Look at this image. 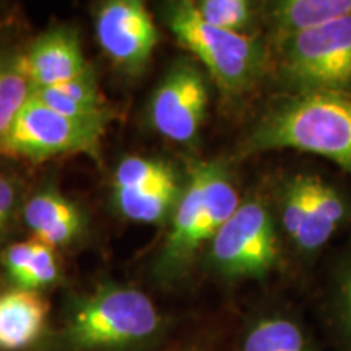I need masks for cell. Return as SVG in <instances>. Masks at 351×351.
Instances as JSON below:
<instances>
[{"label": "cell", "mask_w": 351, "mask_h": 351, "mask_svg": "<svg viewBox=\"0 0 351 351\" xmlns=\"http://www.w3.org/2000/svg\"><path fill=\"white\" fill-rule=\"evenodd\" d=\"M179 169L163 158L129 155L117 165L112 176V191L140 189L181 179Z\"/></svg>", "instance_id": "obj_21"}, {"label": "cell", "mask_w": 351, "mask_h": 351, "mask_svg": "<svg viewBox=\"0 0 351 351\" xmlns=\"http://www.w3.org/2000/svg\"><path fill=\"white\" fill-rule=\"evenodd\" d=\"M32 96L47 108L69 117L108 122L111 116L91 67L83 75L62 85L34 90Z\"/></svg>", "instance_id": "obj_17"}, {"label": "cell", "mask_w": 351, "mask_h": 351, "mask_svg": "<svg viewBox=\"0 0 351 351\" xmlns=\"http://www.w3.org/2000/svg\"><path fill=\"white\" fill-rule=\"evenodd\" d=\"M2 267L13 288L41 293L60 278L56 249L36 239L8 244L2 251Z\"/></svg>", "instance_id": "obj_16"}, {"label": "cell", "mask_w": 351, "mask_h": 351, "mask_svg": "<svg viewBox=\"0 0 351 351\" xmlns=\"http://www.w3.org/2000/svg\"><path fill=\"white\" fill-rule=\"evenodd\" d=\"M21 218L33 239L52 249L69 245L83 228V213L78 205L51 187L26 199Z\"/></svg>", "instance_id": "obj_15"}, {"label": "cell", "mask_w": 351, "mask_h": 351, "mask_svg": "<svg viewBox=\"0 0 351 351\" xmlns=\"http://www.w3.org/2000/svg\"><path fill=\"white\" fill-rule=\"evenodd\" d=\"M210 103L207 73L191 57H179L160 78L148 103V119L161 137L186 145L199 138Z\"/></svg>", "instance_id": "obj_8"}, {"label": "cell", "mask_w": 351, "mask_h": 351, "mask_svg": "<svg viewBox=\"0 0 351 351\" xmlns=\"http://www.w3.org/2000/svg\"><path fill=\"white\" fill-rule=\"evenodd\" d=\"M280 241L270 205L256 195L241 199L239 207L205 249V267L226 285L263 282L280 265Z\"/></svg>", "instance_id": "obj_5"}, {"label": "cell", "mask_w": 351, "mask_h": 351, "mask_svg": "<svg viewBox=\"0 0 351 351\" xmlns=\"http://www.w3.org/2000/svg\"><path fill=\"white\" fill-rule=\"evenodd\" d=\"M49 304L43 293L10 288L0 293V351L38 348L46 339Z\"/></svg>", "instance_id": "obj_14"}, {"label": "cell", "mask_w": 351, "mask_h": 351, "mask_svg": "<svg viewBox=\"0 0 351 351\" xmlns=\"http://www.w3.org/2000/svg\"><path fill=\"white\" fill-rule=\"evenodd\" d=\"M155 351H221L217 341L208 335H192L187 339L169 341Z\"/></svg>", "instance_id": "obj_24"}, {"label": "cell", "mask_w": 351, "mask_h": 351, "mask_svg": "<svg viewBox=\"0 0 351 351\" xmlns=\"http://www.w3.org/2000/svg\"><path fill=\"white\" fill-rule=\"evenodd\" d=\"M346 16H351V0H274L261 3L263 38L270 51L298 34L314 32Z\"/></svg>", "instance_id": "obj_12"}, {"label": "cell", "mask_w": 351, "mask_h": 351, "mask_svg": "<svg viewBox=\"0 0 351 351\" xmlns=\"http://www.w3.org/2000/svg\"><path fill=\"white\" fill-rule=\"evenodd\" d=\"M322 317L335 351H351V247L328 275L322 291Z\"/></svg>", "instance_id": "obj_18"}, {"label": "cell", "mask_w": 351, "mask_h": 351, "mask_svg": "<svg viewBox=\"0 0 351 351\" xmlns=\"http://www.w3.org/2000/svg\"><path fill=\"white\" fill-rule=\"evenodd\" d=\"M230 351H320L314 332L291 304L262 301L241 317Z\"/></svg>", "instance_id": "obj_10"}, {"label": "cell", "mask_w": 351, "mask_h": 351, "mask_svg": "<svg viewBox=\"0 0 351 351\" xmlns=\"http://www.w3.org/2000/svg\"><path fill=\"white\" fill-rule=\"evenodd\" d=\"M21 191L23 186L19 174L0 163V244L10 234L16 218L23 210L25 200L21 197Z\"/></svg>", "instance_id": "obj_23"}, {"label": "cell", "mask_w": 351, "mask_h": 351, "mask_svg": "<svg viewBox=\"0 0 351 351\" xmlns=\"http://www.w3.org/2000/svg\"><path fill=\"white\" fill-rule=\"evenodd\" d=\"M239 204L241 197L225 161H192L181 199L169 218V231L152 263L153 282L165 289L186 282L200 254Z\"/></svg>", "instance_id": "obj_3"}, {"label": "cell", "mask_w": 351, "mask_h": 351, "mask_svg": "<svg viewBox=\"0 0 351 351\" xmlns=\"http://www.w3.org/2000/svg\"><path fill=\"white\" fill-rule=\"evenodd\" d=\"M23 51L0 47V140L5 137L19 112L33 95L25 70Z\"/></svg>", "instance_id": "obj_20"}, {"label": "cell", "mask_w": 351, "mask_h": 351, "mask_svg": "<svg viewBox=\"0 0 351 351\" xmlns=\"http://www.w3.org/2000/svg\"><path fill=\"white\" fill-rule=\"evenodd\" d=\"M186 184V174L176 181L155 186L112 191L114 207L125 219L155 225L169 219Z\"/></svg>", "instance_id": "obj_19"}, {"label": "cell", "mask_w": 351, "mask_h": 351, "mask_svg": "<svg viewBox=\"0 0 351 351\" xmlns=\"http://www.w3.org/2000/svg\"><path fill=\"white\" fill-rule=\"evenodd\" d=\"M306 217L293 247L298 254L313 257L348 221V200L340 191L317 176L304 174Z\"/></svg>", "instance_id": "obj_13"}, {"label": "cell", "mask_w": 351, "mask_h": 351, "mask_svg": "<svg viewBox=\"0 0 351 351\" xmlns=\"http://www.w3.org/2000/svg\"><path fill=\"white\" fill-rule=\"evenodd\" d=\"M108 122L69 117L33 96L0 140V156L44 161L62 155L96 156Z\"/></svg>", "instance_id": "obj_7"}, {"label": "cell", "mask_w": 351, "mask_h": 351, "mask_svg": "<svg viewBox=\"0 0 351 351\" xmlns=\"http://www.w3.org/2000/svg\"><path fill=\"white\" fill-rule=\"evenodd\" d=\"M95 32L104 54L127 75H140L147 70L160 41L155 20L140 0L99 3Z\"/></svg>", "instance_id": "obj_9"}, {"label": "cell", "mask_w": 351, "mask_h": 351, "mask_svg": "<svg viewBox=\"0 0 351 351\" xmlns=\"http://www.w3.org/2000/svg\"><path fill=\"white\" fill-rule=\"evenodd\" d=\"M3 10V5H2V3H0V12H2Z\"/></svg>", "instance_id": "obj_25"}, {"label": "cell", "mask_w": 351, "mask_h": 351, "mask_svg": "<svg viewBox=\"0 0 351 351\" xmlns=\"http://www.w3.org/2000/svg\"><path fill=\"white\" fill-rule=\"evenodd\" d=\"M194 7L208 25L239 34H257L252 29L261 21V3L251 0H199Z\"/></svg>", "instance_id": "obj_22"}, {"label": "cell", "mask_w": 351, "mask_h": 351, "mask_svg": "<svg viewBox=\"0 0 351 351\" xmlns=\"http://www.w3.org/2000/svg\"><path fill=\"white\" fill-rule=\"evenodd\" d=\"M274 51L285 93H351V16L298 34Z\"/></svg>", "instance_id": "obj_6"}, {"label": "cell", "mask_w": 351, "mask_h": 351, "mask_svg": "<svg viewBox=\"0 0 351 351\" xmlns=\"http://www.w3.org/2000/svg\"><path fill=\"white\" fill-rule=\"evenodd\" d=\"M25 70L33 91L62 85L90 70L80 38L69 26H57L39 34L23 51Z\"/></svg>", "instance_id": "obj_11"}, {"label": "cell", "mask_w": 351, "mask_h": 351, "mask_svg": "<svg viewBox=\"0 0 351 351\" xmlns=\"http://www.w3.org/2000/svg\"><path fill=\"white\" fill-rule=\"evenodd\" d=\"M296 150L327 158L351 176V93H283L249 127L239 155Z\"/></svg>", "instance_id": "obj_2"}, {"label": "cell", "mask_w": 351, "mask_h": 351, "mask_svg": "<svg viewBox=\"0 0 351 351\" xmlns=\"http://www.w3.org/2000/svg\"><path fill=\"white\" fill-rule=\"evenodd\" d=\"M171 319L143 289L106 282L73 300L43 351H155Z\"/></svg>", "instance_id": "obj_1"}, {"label": "cell", "mask_w": 351, "mask_h": 351, "mask_svg": "<svg viewBox=\"0 0 351 351\" xmlns=\"http://www.w3.org/2000/svg\"><path fill=\"white\" fill-rule=\"evenodd\" d=\"M161 20L192 59L219 90L241 96L257 86L271 67L269 43L258 34H239L208 25L195 12L194 2L178 0L161 5Z\"/></svg>", "instance_id": "obj_4"}]
</instances>
